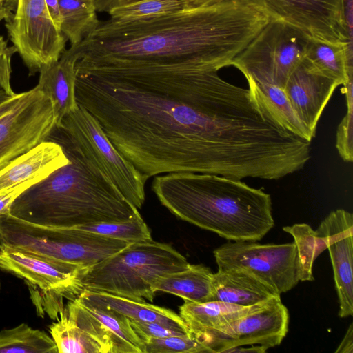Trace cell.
<instances>
[{
	"mask_svg": "<svg viewBox=\"0 0 353 353\" xmlns=\"http://www.w3.org/2000/svg\"><path fill=\"white\" fill-rule=\"evenodd\" d=\"M75 94L148 179L190 172L265 179L283 148V129L218 71L93 70L76 72Z\"/></svg>",
	"mask_w": 353,
	"mask_h": 353,
	"instance_id": "1",
	"label": "cell"
},
{
	"mask_svg": "<svg viewBox=\"0 0 353 353\" xmlns=\"http://www.w3.org/2000/svg\"><path fill=\"white\" fill-rule=\"evenodd\" d=\"M76 299L108 330L113 345L112 353H144L143 343L128 317L102 303L80 296Z\"/></svg>",
	"mask_w": 353,
	"mask_h": 353,
	"instance_id": "25",
	"label": "cell"
},
{
	"mask_svg": "<svg viewBox=\"0 0 353 353\" xmlns=\"http://www.w3.org/2000/svg\"><path fill=\"white\" fill-rule=\"evenodd\" d=\"M52 336L21 323L0 332V353H57Z\"/></svg>",
	"mask_w": 353,
	"mask_h": 353,
	"instance_id": "27",
	"label": "cell"
},
{
	"mask_svg": "<svg viewBox=\"0 0 353 353\" xmlns=\"http://www.w3.org/2000/svg\"><path fill=\"white\" fill-rule=\"evenodd\" d=\"M249 1L262 8L270 20L287 23L311 38L345 41L348 46L344 0Z\"/></svg>",
	"mask_w": 353,
	"mask_h": 353,
	"instance_id": "13",
	"label": "cell"
},
{
	"mask_svg": "<svg viewBox=\"0 0 353 353\" xmlns=\"http://www.w3.org/2000/svg\"><path fill=\"white\" fill-rule=\"evenodd\" d=\"M140 0H117L115 6L126 5ZM200 6L211 5L225 0H195Z\"/></svg>",
	"mask_w": 353,
	"mask_h": 353,
	"instance_id": "41",
	"label": "cell"
},
{
	"mask_svg": "<svg viewBox=\"0 0 353 353\" xmlns=\"http://www.w3.org/2000/svg\"><path fill=\"white\" fill-rule=\"evenodd\" d=\"M213 274L207 266L190 264L183 270L157 277L152 290L174 294L188 302L212 301Z\"/></svg>",
	"mask_w": 353,
	"mask_h": 353,
	"instance_id": "24",
	"label": "cell"
},
{
	"mask_svg": "<svg viewBox=\"0 0 353 353\" xmlns=\"http://www.w3.org/2000/svg\"><path fill=\"white\" fill-rule=\"evenodd\" d=\"M94 1H95V0H94Z\"/></svg>",
	"mask_w": 353,
	"mask_h": 353,
	"instance_id": "43",
	"label": "cell"
},
{
	"mask_svg": "<svg viewBox=\"0 0 353 353\" xmlns=\"http://www.w3.org/2000/svg\"><path fill=\"white\" fill-rule=\"evenodd\" d=\"M60 30L70 46L81 42L98 26L94 0H59Z\"/></svg>",
	"mask_w": 353,
	"mask_h": 353,
	"instance_id": "26",
	"label": "cell"
},
{
	"mask_svg": "<svg viewBox=\"0 0 353 353\" xmlns=\"http://www.w3.org/2000/svg\"><path fill=\"white\" fill-rule=\"evenodd\" d=\"M268 349L263 346L252 345L249 347H244L243 346L236 347L228 350L226 353H264Z\"/></svg>",
	"mask_w": 353,
	"mask_h": 353,
	"instance_id": "39",
	"label": "cell"
},
{
	"mask_svg": "<svg viewBox=\"0 0 353 353\" xmlns=\"http://www.w3.org/2000/svg\"><path fill=\"white\" fill-rule=\"evenodd\" d=\"M289 312L277 296L246 315L214 330L199 341L210 352L257 345L268 350L281 343L288 332Z\"/></svg>",
	"mask_w": 353,
	"mask_h": 353,
	"instance_id": "12",
	"label": "cell"
},
{
	"mask_svg": "<svg viewBox=\"0 0 353 353\" xmlns=\"http://www.w3.org/2000/svg\"><path fill=\"white\" fill-rule=\"evenodd\" d=\"M144 353H203L208 350L190 334L142 340Z\"/></svg>",
	"mask_w": 353,
	"mask_h": 353,
	"instance_id": "31",
	"label": "cell"
},
{
	"mask_svg": "<svg viewBox=\"0 0 353 353\" xmlns=\"http://www.w3.org/2000/svg\"><path fill=\"white\" fill-rule=\"evenodd\" d=\"M130 322L132 329L141 341L147 338H164L171 336L188 334L159 323L134 320H130Z\"/></svg>",
	"mask_w": 353,
	"mask_h": 353,
	"instance_id": "33",
	"label": "cell"
},
{
	"mask_svg": "<svg viewBox=\"0 0 353 353\" xmlns=\"http://www.w3.org/2000/svg\"><path fill=\"white\" fill-rule=\"evenodd\" d=\"M316 230L325 238L333 268L339 316L353 314V214L343 209L332 211Z\"/></svg>",
	"mask_w": 353,
	"mask_h": 353,
	"instance_id": "15",
	"label": "cell"
},
{
	"mask_svg": "<svg viewBox=\"0 0 353 353\" xmlns=\"http://www.w3.org/2000/svg\"><path fill=\"white\" fill-rule=\"evenodd\" d=\"M219 269L250 273L279 294L301 281V268L294 242L261 244L242 240L225 243L213 251Z\"/></svg>",
	"mask_w": 353,
	"mask_h": 353,
	"instance_id": "8",
	"label": "cell"
},
{
	"mask_svg": "<svg viewBox=\"0 0 353 353\" xmlns=\"http://www.w3.org/2000/svg\"><path fill=\"white\" fill-rule=\"evenodd\" d=\"M46 140L60 145L68 161L21 194L10 215L43 226L77 228L140 214L61 125H54Z\"/></svg>",
	"mask_w": 353,
	"mask_h": 353,
	"instance_id": "3",
	"label": "cell"
},
{
	"mask_svg": "<svg viewBox=\"0 0 353 353\" xmlns=\"http://www.w3.org/2000/svg\"><path fill=\"white\" fill-rule=\"evenodd\" d=\"M310 39L294 27L270 20L230 65L245 79L274 84L283 90L290 75L304 59Z\"/></svg>",
	"mask_w": 353,
	"mask_h": 353,
	"instance_id": "7",
	"label": "cell"
},
{
	"mask_svg": "<svg viewBox=\"0 0 353 353\" xmlns=\"http://www.w3.org/2000/svg\"><path fill=\"white\" fill-rule=\"evenodd\" d=\"M152 190L177 218L230 241H259L274 225L270 195L240 179L171 172L157 176Z\"/></svg>",
	"mask_w": 353,
	"mask_h": 353,
	"instance_id": "4",
	"label": "cell"
},
{
	"mask_svg": "<svg viewBox=\"0 0 353 353\" xmlns=\"http://www.w3.org/2000/svg\"><path fill=\"white\" fill-rule=\"evenodd\" d=\"M0 243L83 268L103 261L129 243L78 228L37 225L10 214L0 216Z\"/></svg>",
	"mask_w": 353,
	"mask_h": 353,
	"instance_id": "6",
	"label": "cell"
},
{
	"mask_svg": "<svg viewBox=\"0 0 353 353\" xmlns=\"http://www.w3.org/2000/svg\"><path fill=\"white\" fill-rule=\"evenodd\" d=\"M0 268L52 295L56 303H62L63 297L74 299L83 290L80 278L85 268L54 261L1 243Z\"/></svg>",
	"mask_w": 353,
	"mask_h": 353,
	"instance_id": "14",
	"label": "cell"
},
{
	"mask_svg": "<svg viewBox=\"0 0 353 353\" xmlns=\"http://www.w3.org/2000/svg\"><path fill=\"white\" fill-rule=\"evenodd\" d=\"M77 228L128 243L152 239L141 214L125 221L90 223Z\"/></svg>",
	"mask_w": 353,
	"mask_h": 353,
	"instance_id": "30",
	"label": "cell"
},
{
	"mask_svg": "<svg viewBox=\"0 0 353 353\" xmlns=\"http://www.w3.org/2000/svg\"><path fill=\"white\" fill-rule=\"evenodd\" d=\"M249 0H225L152 19L99 21L68 50L77 72L99 69L219 71L269 22Z\"/></svg>",
	"mask_w": 353,
	"mask_h": 353,
	"instance_id": "2",
	"label": "cell"
},
{
	"mask_svg": "<svg viewBox=\"0 0 353 353\" xmlns=\"http://www.w3.org/2000/svg\"><path fill=\"white\" fill-rule=\"evenodd\" d=\"M78 296L102 303L130 320L156 323L189 334L188 326L174 312L151 303L113 294L83 289Z\"/></svg>",
	"mask_w": 353,
	"mask_h": 353,
	"instance_id": "21",
	"label": "cell"
},
{
	"mask_svg": "<svg viewBox=\"0 0 353 353\" xmlns=\"http://www.w3.org/2000/svg\"><path fill=\"white\" fill-rule=\"evenodd\" d=\"M283 231L294 238L299 259L301 281H312V268L316 259L327 250L325 238L309 225L297 223L291 226H284Z\"/></svg>",
	"mask_w": 353,
	"mask_h": 353,
	"instance_id": "29",
	"label": "cell"
},
{
	"mask_svg": "<svg viewBox=\"0 0 353 353\" xmlns=\"http://www.w3.org/2000/svg\"><path fill=\"white\" fill-rule=\"evenodd\" d=\"M23 93L16 94L0 104V117L11 110L19 102Z\"/></svg>",
	"mask_w": 353,
	"mask_h": 353,
	"instance_id": "38",
	"label": "cell"
},
{
	"mask_svg": "<svg viewBox=\"0 0 353 353\" xmlns=\"http://www.w3.org/2000/svg\"><path fill=\"white\" fill-rule=\"evenodd\" d=\"M18 0H0V21L9 20L16 11ZM2 36L0 35V39Z\"/></svg>",
	"mask_w": 353,
	"mask_h": 353,
	"instance_id": "35",
	"label": "cell"
},
{
	"mask_svg": "<svg viewBox=\"0 0 353 353\" xmlns=\"http://www.w3.org/2000/svg\"><path fill=\"white\" fill-rule=\"evenodd\" d=\"M40 181L38 179L26 181L12 188L10 191L0 195V216L10 214V207L15 199L31 185Z\"/></svg>",
	"mask_w": 353,
	"mask_h": 353,
	"instance_id": "34",
	"label": "cell"
},
{
	"mask_svg": "<svg viewBox=\"0 0 353 353\" xmlns=\"http://www.w3.org/2000/svg\"><path fill=\"white\" fill-rule=\"evenodd\" d=\"M353 81H348L343 91L345 94L347 112L336 131V148L341 158L345 162L353 161Z\"/></svg>",
	"mask_w": 353,
	"mask_h": 353,
	"instance_id": "32",
	"label": "cell"
},
{
	"mask_svg": "<svg viewBox=\"0 0 353 353\" xmlns=\"http://www.w3.org/2000/svg\"><path fill=\"white\" fill-rule=\"evenodd\" d=\"M339 84L301 63L287 79L283 91L301 123L313 139L321 114Z\"/></svg>",
	"mask_w": 353,
	"mask_h": 353,
	"instance_id": "17",
	"label": "cell"
},
{
	"mask_svg": "<svg viewBox=\"0 0 353 353\" xmlns=\"http://www.w3.org/2000/svg\"><path fill=\"white\" fill-rule=\"evenodd\" d=\"M46 3L52 21L60 29L61 18L59 0H46Z\"/></svg>",
	"mask_w": 353,
	"mask_h": 353,
	"instance_id": "37",
	"label": "cell"
},
{
	"mask_svg": "<svg viewBox=\"0 0 353 353\" xmlns=\"http://www.w3.org/2000/svg\"><path fill=\"white\" fill-rule=\"evenodd\" d=\"M14 95H10V94H7L3 90L0 89V104L3 102L6 101V100H8V99H10V97H12Z\"/></svg>",
	"mask_w": 353,
	"mask_h": 353,
	"instance_id": "42",
	"label": "cell"
},
{
	"mask_svg": "<svg viewBox=\"0 0 353 353\" xmlns=\"http://www.w3.org/2000/svg\"><path fill=\"white\" fill-rule=\"evenodd\" d=\"M68 161L60 145L49 140L42 141L0 170V195L26 181L43 179Z\"/></svg>",
	"mask_w": 353,
	"mask_h": 353,
	"instance_id": "18",
	"label": "cell"
},
{
	"mask_svg": "<svg viewBox=\"0 0 353 353\" xmlns=\"http://www.w3.org/2000/svg\"><path fill=\"white\" fill-rule=\"evenodd\" d=\"M316 73L344 85L353 79L352 51L345 41L311 38L303 59Z\"/></svg>",
	"mask_w": 353,
	"mask_h": 353,
	"instance_id": "23",
	"label": "cell"
},
{
	"mask_svg": "<svg viewBox=\"0 0 353 353\" xmlns=\"http://www.w3.org/2000/svg\"><path fill=\"white\" fill-rule=\"evenodd\" d=\"M61 125L138 210L144 204L148 178L113 145L95 118L82 106L65 115Z\"/></svg>",
	"mask_w": 353,
	"mask_h": 353,
	"instance_id": "9",
	"label": "cell"
},
{
	"mask_svg": "<svg viewBox=\"0 0 353 353\" xmlns=\"http://www.w3.org/2000/svg\"><path fill=\"white\" fill-rule=\"evenodd\" d=\"M75 58L64 51L57 61L43 66L37 87L51 101L55 125L78 107L76 99Z\"/></svg>",
	"mask_w": 353,
	"mask_h": 353,
	"instance_id": "19",
	"label": "cell"
},
{
	"mask_svg": "<svg viewBox=\"0 0 353 353\" xmlns=\"http://www.w3.org/2000/svg\"><path fill=\"white\" fill-rule=\"evenodd\" d=\"M200 6L195 0H140L112 8L108 12L114 21L152 19Z\"/></svg>",
	"mask_w": 353,
	"mask_h": 353,
	"instance_id": "28",
	"label": "cell"
},
{
	"mask_svg": "<svg viewBox=\"0 0 353 353\" xmlns=\"http://www.w3.org/2000/svg\"><path fill=\"white\" fill-rule=\"evenodd\" d=\"M277 296L272 288L245 271L219 269L213 274L212 301L249 307Z\"/></svg>",
	"mask_w": 353,
	"mask_h": 353,
	"instance_id": "20",
	"label": "cell"
},
{
	"mask_svg": "<svg viewBox=\"0 0 353 353\" xmlns=\"http://www.w3.org/2000/svg\"><path fill=\"white\" fill-rule=\"evenodd\" d=\"M263 304L244 307L216 301L205 303L185 301L179 307V315L186 323L189 334L199 342L210 332L246 315Z\"/></svg>",
	"mask_w": 353,
	"mask_h": 353,
	"instance_id": "22",
	"label": "cell"
},
{
	"mask_svg": "<svg viewBox=\"0 0 353 353\" xmlns=\"http://www.w3.org/2000/svg\"><path fill=\"white\" fill-rule=\"evenodd\" d=\"M117 0H95L94 4L97 11L99 12H108L113 8Z\"/></svg>",
	"mask_w": 353,
	"mask_h": 353,
	"instance_id": "40",
	"label": "cell"
},
{
	"mask_svg": "<svg viewBox=\"0 0 353 353\" xmlns=\"http://www.w3.org/2000/svg\"><path fill=\"white\" fill-rule=\"evenodd\" d=\"M189 265L170 244L153 239L138 241L85 268L80 283L83 289L152 302L157 278Z\"/></svg>",
	"mask_w": 353,
	"mask_h": 353,
	"instance_id": "5",
	"label": "cell"
},
{
	"mask_svg": "<svg viewBox=\"0 0 353 353\" xmlns=\"http://www.w3.org/2000/svg\"><path fill=\"white\" fill-rule=\"evenodd\" d=\"M50 327L59 353H112L110 334L101 323L74 298Z\"/></svg>",
	"mask_w": 353,
	"mask_h": 353,
	"instance_id": "16",
	"label": "cell"
},
{
	"mask_svg": "<svg viewBox=\"0 0 353 353\" xmlns=\"http://www.w3.org/2000/svg\"><path fill=\"white\" fill-rule=\"evenodd\" d=\"M55 125L50 99L36 86L0 117V170L46 141Z\"/></svg>",
	"mask_w": 353,
	"mask_h": 353,
	"instance_id": "11",
	"label": "cell"
},
{
	"mask_svg": "<svg viewBox=\"0 0 353 353\" xmlns=\"http://www.w3.org/2000/svg\"><path fill=\"white\" fill-rule=\"evenodd\" d=\"M5 26L30 75L57 61L65 50L67 39L52 21L46 0H18Z\"/></svg>",
	"mask_w": 353,
	"mask_h": 353,
	"instance_id": "10",
	"label": "cell"
},
{
	"mask_svg": "<svg viewBox=\"0 0 353 353\" xmlns=\"http://www.w3.org/2000/svg\"><path fill=\"white\" fill-rule=\"evenodd\" d=\"M353 352V324L351 323L347 328L341 342L335 350V353Z\"/></svg>",
	"mask_w": 353,
	"mask_h": 353,
	"instance_id": "36",
	"label": "cell"
}]
</instances>
